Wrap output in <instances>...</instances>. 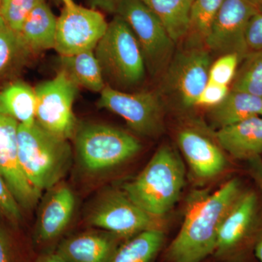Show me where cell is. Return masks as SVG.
Listing matches in <instances>:
<instances>
[{"instance_id":"obj_34","label":"cell","mask_w":262,"mask_h":262,"mask_svg":"<svg viewBox=\"0 0 262 262\" xmlns=\"http://www.w3.org/2000/svg\"><path fill=\"white\" fill-rule=\"evenodd\" d=\"M122 0H89L90 5L93 9L105 10L108 13H116L117 7Z\"/></svg>"},{"instance_id":"obj_21","label":"cell","mask_w":262,"mask_h":262,"mask_svg":"<svg viewBox=\"0 0 262 262\" xmlns=\"http://www.w3.org/2000/svg\"><path fill=\"white\" fill-rule=\"evenodd\" d=\"M35 91L29 84L16 81L0 91V113L19 124L32 125L35 122Z\"/></svg>"},{"instance_id":"obj_6","label":"cell","mask_w":262,"mask_h":262,"mask_svg":"<svg viewBox=\"0 0 262 262\" xmlns=\"http://www.w3.org/2000/svg\"><path fill=\"white\" fill-rule=\"evenodd\" d=\"M76 155L80 166L91 173H101L122 165L141 149L140 141L127 131L103 124L77 127Z\"/></svg>"},{"instance_id":"obj_23","label":"cell","mask_w":262,"mask_h":262,"mask_svg":"<svg viewBox=\"0 0 262 262\" xmlns=\"http://www.w3.org/2000/svg\"><path fill=\"white\" fill-rule=\"evenodd\" d=\"M161 20L177 44L185 39L189 31L193 0H141Z\"/></svg>"},{"instance_id":"obj_20","label":"cell","mask_w":262,"mask_h":262,"mask_svg":"<svg viewBox=\"0 0 262 262\" xmlns=\"http://www.w3.org/2000/svg\"><path fill=\"white\" fill-rule=\"evenodd\" d=\"M258 116H262V97L231 89L209 113L212 125L218 129Z\"/></svg>"},{"instance_id":"obj_39","label":"cell","mask_w":262,"mask_h":262,"mask_svg":"<svg viewBox=\"0 0 262 262\" xmlns=\"http://www.w3.org/2000/svg\"><path fill=\"white\" fill-rule=\"evenodd\" d=\"M5 25L4 19H3V15H2V0H0V27Z\"/></svg>"},{"instance_id":"obj_29","label":"cell","mask_w":262,"mask_h":262,"mask_svg":"<svg viewBox=\"0 0 262 262\" xmlns=\"http://www.w3.org/2000/svg\"><path fill=\"white\" fill-rule=\"evenodd\" d=\"M241 59L236 54L220 56L210 67L208 81L221 85L228 86L232 83Z\"/></svg>"},{"instance_id":"obj_28","label":"cell","mask_w":262,"mask_h":262,"mask_svg":"<svg viewBox=\"0 0 262 262\" xmlns=\"http://www.w3.org/2000/svg\"><path fill=\"white\" fill-rule=\"evenodd\" d=\"M45 0H2V15L5 25L16 33L20 32L26 19Z\"/></svg>"},{"instance_id":"obj_26","label":"cell","mask_w":262,"mask_h":262,"mask_svg":"<svg viewBox=\"0 0 262 262\" xmlns=\"http://www.w3.org/2000/svg\"><path fill=\"white\" fill-rule=\"evenodd\" d=\"M30 55L18 33L6 25L0 27V80L22 64Z\"/></svg>"},{"instance_id":"obj_18","label":"cell","mask_w":262,"mask_h":262,"mask_svg":"<svg viewBox=\"0 0 262 262\" xmlns=\"http://www.w3.org/2000/svg\"><path fill=\"white\" fill-rule=\"evenodd\" d=\"M113 234L85 232L63 241L57 249L67 262H110L117 247Z\"/></svg>"},{"instance_id":"obj_30","label":"cell","mask_w":262,"mask_h":262,"mask_svg":"<svg viewBox=\"0 0 262 262\" xmlns=\"http://www.w3.org/2000/svg\"><path fill=\"white\" fill-rule=\"evenodd\" d=\"M21 210L14 194L0 173V213L13 225H17L21 220Z\"/></svg>"},{"instance_id":"obj_12","label":"cell","mask_w":262,"mask_h":262,"mask_svg":"<svg viewBox=\"0 0 262 262\" xmlns=\"http://www.w3.org/2000/svg\"><path fill=\"white\" fill-rule=\"evenodd\" d=\"M108 24L98 10L76 4L64 6L57 18L54 49L60 56L94 51Z\"/></svg>"},{"instance_id":"obj_11","label":"cell","mask_w":262,"mask_h":262,"mask_svg":"<svg viewBox=\"0 0 262 262\" xmlns=\"http://www.w3.org/2000/svg\"><path fill=\"white\" fill-rule=\"evenodd\" d=\"M160 220L136 205L122 191L103 196L88 219L90 225L127 238L148 229H162Z\"/></svg>"},{"instance_id":"obj_22","label":"cell","mask_w":262,"mask_h":262,"mask_svg":"<svg viewBox=\"0 0 262 262\" xmlns=\"http://www.w3.org/2000/svg\"><path fill=\"white\" fill-rule=\"evenodd\" d=\"M60 58L61 70L78 87L96 93H101L106 87L102 70L94 51Z\"/></svg>"},{"instance_id":"obj_37","label":"cell","mask_w":262,"mask_h":262,"mask_svg":"<svg viewBox=\"0 0 262 262\" xmlns=\"http://www.w3.org/2000/svg\"><path fill=\"white\" fill-rule=\"evenodd\" d=\"M255 258L257 261L262 262V237L258 241L254 251Z\"/></svg>"},{"instance_id":"obj_33","label":"cell","mask_w":262,"mask_h":262,"mask_svg":"<svg viewBox=\"0 0 262 262\" xmlns=\"http://www.w3.org/2000/svg\"><path fill=\"white\" fill-rule=\"evenodd\" d=\"M248 169L256 185L262 194V158L261 156L256 157L248 160Z\"/></svg>"},{"instance_id":"obj_14","label":"cell","mask_w":262,"mask_h":262,"mask_svg":"<svg viewBox=\"0 0 262 262\" xmlns=\"http://www.w3.org/2000/svg\"><path fill=\"white\" fill-rule=\"evenodd\" d=\"M18 125L14 119L0 113V173L22 209L32 210L39 202L42 192L33 187L20 165Z\"/></svg>"},{"instance_id":"obj_8","label":"cell","mask_w":262,"mask_h":262,"mask_svg":"<svg viewBox=\"0 0 262 262\" xmlns=\"http://www.w3.org/2000/svg\"><path fill=\"white\" fill-rule=\"evenodd\" d=\"M78 88L63 70L51 80L38 84L34 88L38 125L61 139H72L78 127L73 113Z\"/></svg>"},{"instance_id":"obj_10","label":"cell","mask_w":262,"mask_h":262,"mask_svg":"<svg viewBox=\"0 0 262 262\" xmlns=\"http://www.w3.org/2000/svg\"><path fill=\"white\" fill-rule=\"evenodd\" d=\"M98 105L122 117L136 134L153 137L164 127V102L158 93H127L106 85L100 93Z\"/></svg>"},{"instance_id":"obj_19","label":"cell","mask_w":262,"mask_h":262,"mask_svg":"<svg viewBox=\"0 0 262 262\" xmlns=\"http://www.w3.org/2000/svg\"><path fill=\"white\" fill-rule=\"evenodd\" d=\"M57 18L42 2L29 14L18 33L20 40L31 55L54 48Z\"/></svg>"},{"instance_id":"obj_2","label":"cell","mask_w":262,"mask_h":262,"mask_svg":"<svg viewBox=\"0 0 262 262\" xmlns=\"http://www.w3.org/2000/svg\"><path fill=\"white\" fill-rule=\"evenodd\" d=\"M185 175L179 153L170 146L163 145L142 171L122 186V192L150 215L161 219L178 202Z\"/></svg>"},{"instance_id":"obj_27","label":"cell","mask_w":262,"mask_h":262,"mask_svg":"<svg viewBox=\"0 0 262 262\" xmlns=\"http://www.w3.org/2000/svg\"><path fill=\"white\" fill-rule=\"evenodd\" d=\"M239 63L231 90L262 97V51H250Z\"/></svg>"},{"instance_id":"obj_7","label":"cell","mask_w":262,"mask_h":262,"mask_svg":"<svg viewBox=\"0 0 262 262\" xmlns=\"http://www.w3.org/2000/svg\"><path fill=\"white\" fill-rule=\"evenodd\" d=\"M115 13L135 34L146 70L153 75L165 71L175 53L176 43L158 17L141 0H122Z\"/></svg>"},{"instance_id":"obj_4","label":"cell","mask_w":262,"mask_h":262,"mask_svg":"<svg viewBox=\"0 0 262 262\" xmlns=\"http://www.w3.org/2000/svg\"><path fill=\"white\" fill-rule=\"evenodd\" d=\"M103 77L115 89H128L142 83L146 67L144 55L128 24L116 15L94 50Z\"/></svg>"},{"instance_id":"obj_38","label":"cell","mask_w":262,"mask_h":262,"mask_svg":"<svg viewBox=\"0 0 262 262\" xmlns=\"http://www.w3.org/2000/svg\"><path fill=\"white\" fill-rule=\"evenodd\" d=\"M259 12H262V0H248Z\"/></svg>"},{"instance_id":"obj_31","label":"cell","mask_w":262,"mask_h":262,"mask_svg":"<svg viewBox=\"0 0 262 262\" xmlns=\"http://www.w3.org/2000/svg\"><path fill=\"white\" fill-rule=\"evenodd\" d=\"M229 91L230 89L228 86L221 85L208 81L196 100V106L214 107L223 101Z\"/></svg>"},{"instance_id":"obj_35","label":"cell","mask_w":262,"mask_h":262,"mask_svg":"<svg viewBox=\"0 0 262 262\" xmlns=\"http://www.w3.org/2000/svg\"><path fill=\"white\" fill-rule=\"evenodd\" d=\"M0 262H11L9 241L5 231L0 227Z\"/></svg>"},{"instance_id":"obj_36","label":"cell","mask_w":262,"mask_h":262,"mask_svg":"<svg viewBox=\"0 0 262 262\" xmlns=\"http://www.w3.org/2000/svg\"><path fill=\"white\" fill-rule=\"evenodd\" d=\"M37 262H67L61 257L58 253H49L44 255L38 259Z\"/></svg>"},{"instance_id":"obj_9","label":"cell","mask_w":262,"mask_h":262,"mask_svg":"<svg viewBox=\"0 0 262 262\" xmlns=\"http://www.w3.org/2000/svg\"><path fill=\"white\" fill-rule=\"evenodd\" d=\"M212 59L205 46H188L174 53L164 71V94L182 107L196 106V100L208 82Z\"/></svg>"},{"instance_id":"obj_3","label":"cell","mask_w":262,"mask_h":262,"mask_svg":"<svg viewBox=\"0 0 262 262\" xmlns=\"http://www.w3.org/2000/svg\"><path fill=\"white\" fill-rule=\"evenodd\" d=\"M18 151L24 174L40 192L61 183L72 163L68 140L50 134L36 121L32 125L19 124Z\"/></svg>"},{"instance_id":"obj_24","label":"cell","mask_w":262,"mask_h":262,"mask_svg":"<svg viewBox=\"0 0 262 262\" xmlns=\"http://www.w3.org/2000/svg\"><path fill=\"white\" fill-rule=\"evenodd\" d=\"M163 229H152L133 236L117 248L110 262H153L165 242Z\"/></svg>"},{"instance_id":"obj_13","label":"cell","mask_w":262,"mask_h":262,"mask_svg":"<svg viewBox=\"0 0 262 262\" xmlns=\"http://www.w3.org/2000/svg\"><path fill=\"white\" fill-rule=\"evenodd\" d=\"M258 12L248 0H225L205 40V47L219 56L237 55L241 62L250 52L246 42L248 24Z\"/></svg>"},{"instance_id":"obj_25","label":"cell","mask_w":262,"mask_h":262,"mask_svg":"<svg viewBox=\"0 0 262 262\" xmlns=\"http://www.w3.org/2000/svg\"><path fill=\"white\" fill-rule=\"evenodd\" d=\"M225 0H193L189 14V27L185 39L189 46H205L215 17Z\"/></svg>"},{"instance_id":"obj_5","label":"cell","mask_w":262,"mask_h":262,"mask_svg":"<svg viewBox=\"0 0 262 262\" xmlns=\"http://www.w3.org/2000/svg\"><path fill=\"white\" fill-rule=\"evenodd\" d=\"M261 237L259 196L244 190L222 221L213 255L222 262H250Z\"/></svg>"},{"instance_id":"obj_1","label":"cell","mask_w":262,"mask_h":262,"mask_svg":"<svg viewBox=\"0 0 262 262\" xmlns=\"http://www.w3.org/2000/svg\"><path fill=\"white\" fill-rule=\"evenodd\" d=\"M244 192L232 179L213 192L192 194L180 230L164 253L165 262H203L213 254L222 221Z\"/></svg>"},{"instance_id":"obj_17","label":"cell","mask_w":262,"mask_h":262,"mask_svg":"<svg viewBox=\"0 0 262 262\" xmlns=\"http://www.w3.org/2000/svg\"><path fill=\"white\" fill-rule=\"evenodd\" d=\"M215 139L224 151L234 159L248 161L261 156L262 116L218 129Z\"/></svg>"},{"instance_id":"obj_16","label":"cell","mask_w":262,"mask_h":262,"mask_svg":"<svg viewBox=\"0 0 262 262\" xmlns=\"http://www.w3.org/2000/svg\"><path fill=\"white\" fill-rule=\"evenodd\" d=\"M37 221V237L40 242H49L59 237L70 225L76 206L73 191L59 183L50 189Z\"/></svg>"},{"instance_id":"obj_15","label":"cell","mask_w":262,"mask_h":262,"mask_svg":"<svg viewBox=\"0 0 262 262\" xmlns=\"http://www.w3.org/2000/svg\"><path fill=\"white\" fill-rule=\"evenodd\" d=\"M177 141L194 178L208 181L225 171L228 160L216 140L192 127L182 129Z\"/></svg>"},{"instance_id":"obj_40","label":"cell","mask_w":262,"mask_h":262,"mask_svg":"<svg viewBox=\"0 0 262 262\" xmlns=\"http://www.w3.org/2000/svg\"><path fill=\"white\" fill-rule=\"evenodd\" d=\"M61 1L63 2V3H64L65 6L67 7L72 6V5L75 4V3H74L73 0H61Z\"/></svg>"},{"instance_id":"obj_32","label":"cell","mask_w":262,"mask_h":262,"mask_svg":"<svg viewBox=\"0 0 262 262\" xmlns=\"http://www.w3.org/2000/svg\"><path fill=\"white\" fill-rule=\"evenodd\" d=\"M246 42L250 51H262V12H258L248 24Z\"/></svg>"}]
</instances>
